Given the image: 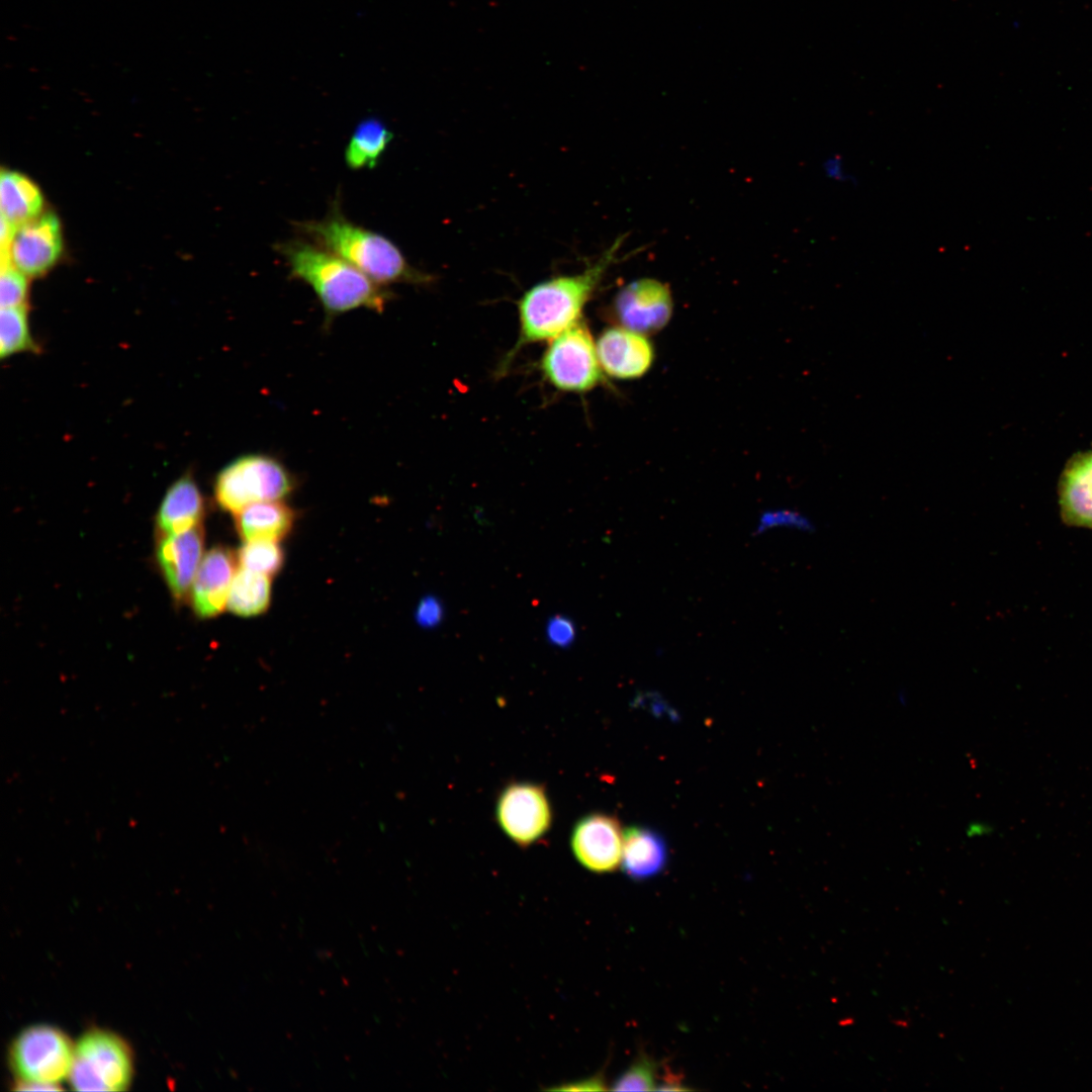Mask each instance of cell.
Here are the masks:
<instances>
[{"mask_svg":"<svg viewBox=\"0 0 1092 1092\" xmlns=\"http://www.w3.org/2000/svg\"><path fill=\"white\" fill-rule=\"evenodd\" d=\"M445 609L442 601L433 595L423 597L416 609L415 620L422 628L434 629L444 620Z\"/></svg>","mask_w":1092,"mask_h":1092,"instance_id":"obj_28","label":"cell"},{"mask_svg":"<svg viewBox=\"0 0 1092 1092\" xmlns=\"http://www.w3.org/2000/svg\"><path fill=\"white\" fill-rule=\"evenodd\" d=\"M236 556L223 546H215L202 558L192 583V605L201 618L219 615L236 574Z\"/></svg>","mask_w":1092,"mask_h":1092,"instance_id":"obj_13","label":"cell"},{"mask_svg":"<svg viewBox=\"0 0 1092 1092\" xmlns=\"http://www.w3.org/2000/svg\"><path fill=\"white\" fill-rule=\"evenodd\" d=\"M667 859V845L660 833L644 826L625 830L621 861L624 874L631 880L655 877L663 871Z\"/></svg>","mask_w":1092,"mask_h":1092,"instance_id":"obj_17","label":"cell"},{"mask_svg":"<svg viewBox=\"0 0 1092 1092\" xmlns=\"http://www.w3.org/2000/svg\"><path fill=\"white\" fill-rule=\"evenodd\" d=\"M658 1085L659 1086H657L656 1090L662 1091H678L688 1089V1087L682 1085L679 1076L673 1074L671 1071H667L664 1074L662 1082Z\"/></svg>","mask_w":1092,"mask_h":1092,"instance_id":"obj_31","label":"cell"},{"mask_svg":"<svg viewBox=\"0 0 1092 1092\" xmlns=\"http://www.w3.org/2000/svg\"><path fill=\"white\" fill-rule=\"evenodd\" d=\"M204 500L194 478L185 474L168 488L157 515L163 536L185 532L200 525Z\"/></svg>","mask_w":1092,"mask_h":1092,"instance_id":"obj_16","label":"cell"},{"mask_svg":"<svg viewBox=\"0 0 1092 1092\" xmlns=\"http://www.w3.org/2000/svg\"><path fill=\"white\" fill-rule=\"evenodd\" d=\"M552 1089L553 1090H566V1091H582V1090L583 1091L584 1090H592V1091L599 1090V1091H602V1090H606L607 1087H606V1081H605L604 1075L601 1073V1074L595 1075V1076H593V1077H590L588 1079L581 1080V1081H578V1082L563 1084L562 1086L555 1087V1088H552Z\"/></svg>","mask_w":1092,"mask_h":1092,"instance_id":"obj_30","label":"cell"},{"mask_svg":"<svg viewBox=\"0 0 1092 1092\" xmlns=\"http://www.w3.org/2000/svg\"><path fill=\"white\" fill-rule=\"evenodd\" d=\"M132 1077L128 1045L118 1035L95 1029L75 1046L70 1083L77 1091H122Z\"/></svg>","mask_w":1092,"mask_h":1092,"instance_id":"obj_6","label":"cell"},{"mask_svg":"<svg viewBox=\"0 0 1092 1092\" xmlns=\"http://www.w3.org/2000/svg\"><path fill=\"white\" fill-rule=\"evenodd\" d=\"M295 479L276 457L248 453L229 462L214 480L217 505L234 515L249 505L278 500L294 489Z\"/></svg>","mask_w":1092,"mask_h":1092,"instance_id":"obj_4","label":"cell"},{"mask_svg":"<svg viewBox=\"0 0 1092 1092\" xmlns=\"http://www.w3.org/2000/svg\"><path fill=\"white\" fill-rule=\"evenodd\" d=\"M203 531L198 525L185 532L163 536L157 557L174 598L184 599L201 563Z\"/></svg>","mask_w":1092,"mask_h":1092,"instance_id":"obj_14","label":"cell"},{"mask_svg":"<svg viewBox=\"0 0 1092 1092\" xmlns=\"http://www.w3.org/2000/svg\"><path fill=\"white\" fill-rule=\"evenodd\" d=\"M75 1046L60 1029L34 1025L22 1030L11 1044L9 1060L21 1090H57L70 1076Z\"/></svg>","mask_w":1092,"mask_h":1092,"instance_id":"obj_5","label":"cell"},{"mask_svg":"<svg viewBox=\"0 0 1092 1092\" xmlns=\"http://www.w3.org/2000/svg\"><path fill=\"white\" fill-rule=\"evenodd\" d=\"M1063 520L1092 528V450L1075 455L1063 471L1059 487Z\"/></svg>","mask_w":1092,"mask_h":1092,"instance_id":"obj_15","label":"cell"},{"mask_svg":"<svg viewBox=\"0 0 1092 1092\" xmlns=\"http://www.w3.org/2000/svg\"><path fill=\"white\" fill-rule=\"evenodd\" d=\"M393 139L385 123L367 117L355 127L345 150V162L351 170L373 169Z\"/></svg>","mask_w":1092,"mask_h":1092,"instance_id":"obj_20","label":"cell"},{"mask_svg":"<svg viewBox=\"0 0 1092 1092\" xmlns=\"http://www.w3.org/2000/svg\"><path fill=\"white\" fill-rule=\"evenodd\" d=\"M822 168L825 176L834 183L850 184L855 180L854 176L848 172L845 161L839 154L828 156L824 160Z\"/></svg>","mask_w":1092,"mask_h":1092,"instance_id":"obj_29","label":"cell"},{"mask_svg":"<svg viewBox=\"0 0 1092 1092\" xmlns=\"http://www.w3.org/2000/svg\"><path fill=\"white\" fill-rule=\"evenodd\" d=\"M237 560L241 568L273 576L283 566L284 552L276 541H245L238 550Z\"/></svg>","mask_w":1092,"mask_h":1092,"instance_id":"obj_23","label":"cell"},{"mask_svg":"<svg viewBox=\"0 0 1092 1092\" xmlns=\"http://www.w3.org/2000/svg\"><path fill=\"white\" fill-rule=\"evenodd\" d=\"M294 511L278 500L258 502L235 514L236 529L244 541L283 539L291 530Z\"/></svg>","mask_w":1092,"mask_h":1092,"instance_id":"obj_18","label":"cell"},{"mask_svg":"<svg viewBox=\"0 0 1092 1092\" xmlns=\"http://www.w3.org/2000/svg\"><path fill=\"white\" fill-rule=\"evenodd\" d=\"M37 349L38 347L30 332L27 305L1 307V358L10 357L21 352H35Z\"/></svg>","mask_w":1092,"mask_h":1092,"instance_id":"obj_22","label":"cell"},{"mask_svg":"<svg viewBox=\"0 0 1092 1092\" xmlns=\"http://www.w3.org/2000/svg\"><path fill=\"white\" fill-rule=\"evenodd\" d=\"M495 817L504 833L520 847L539 841L552 824V808L544 786L509 784L497 797Z\"/></svg>","mask_w":1092,"mask_h":1092,"instance_id":"obj_8","label":"cell"},{"mask_svg":"<svg viewBox=\"0 0 1092 1092\" xmlns=\"http://www.w3.org/2000/svg\"><path fill=\"white\" fill-rule=\"evenodd\" d=\"M619 326L649 336L662 330L672 314L668 285L652 278L634 280L622 287L610 305Z\"/></svg>","mask_w":1092,"mask_h":1092,"instance_id":"obj_9","label":"cell"},{"mask_svg":"<svg viewBox=\"0 0 1092 1092\" xmlns=\"http://www.w3.org/2000/svg\"><path fill=\"white\" fill-rule=\"evenodd\" d=\"M993 831V828L987 823L976 822L971 823L967 829V835L969 837L986 835Z\"/></svg>","mask_w":1092,"mask_h":1092,"instance_id":"obj_32","label":"cell"},{"mask_svg":"<svg viewBox=\"0 0 1092 1092\" xmlns=\"http://www.w3.org/2000/svg\"><path fill=\"white\" fill-rule=\"evenodd\" d=\"M271 601L270 576L240 568L233 579L229 610L241 617H254L266 612Z\"/></svg>","mask_w":1092,"mask_h":1092,"instance_id":"obj_21","label":"cell"},{"mask_svg":"<svg viewBox=\"0 0 1092 1092\" xmlns=\"http://www.w3.org/2000/svg\"><path fill=\"white\" fill-rule=\"evenodd\" d=\"M540 369L554 388L565 392H586L601 383L597 343L582 320L548 342Z\"/></svg>","mask_w":1092,"mask_h":1092,"instance_id":"obj_7","label":"cell"},{"mask_svg":"<svg viewBox=\"0 0 1092 1092\" xmlns=\"http://www.w3.org/2000/svg\"><path fill=\"white\" fill-rule=\"evenodd\" d=\"M658 1066L645 1053H640L631 1066L614 1082L615 1091H652L657 1085Z\"/></svg>","mask_w":1092,"mask_h":1092,"instance_id":"obj_24","label":"cell"},{"mask_svg":"<svg viewBox=\"0 0 1092 1092\" xmlns=\"http://www.w3.org/2000/svg\"><path fill=\"white\" fill-rule=\"evenodd\" d=\"M42 206V194L29 178L16 171H1L0 210L2 217L19 228L40 215Z\"/></svg>","mask_w":1092,"mask_h":1092,"instance_id":"obj_19","label":"cell"},{"mask_svg":"<svg viewBox=\"0 0 1092 1092\" xmlns=\"http://www.w3.org/2000/svg\"><path fill=\"white\" fill-rule=\"evenodd\" d=\"M545 635L550 645L567 648L576 639V626L566 615L556 614L547 621Z\"/></svg>","mask_w":1092,"mask_h":1092,"instance_id":"obj_27","label":"cell"},{"mask_svg":"<svg viewBox=\"0 0 1092 1092\" xmlns=\"http://www.w3.org/2000/svg\"><path fill=\"white\" fill-rule=\"evenodd\" d=\"M621 243L615 242L582 272L553 277L523 294L518 302L520 333L511 357L523 346L549 342L581 321L584 306L615 262Z\"/></svg>","mask_w":1092,"mask_h":1092,"instance_id":"obj_3","label":"cell"},{"mask_svg":"<svg viewBox=\"0 0 1092 1092\" xmlns=\"http://www.w3.org/2000/svg\"><path fill=\"white\" fill-rule=\"evenodd\" d=\"M597 351L603 371L621 379L643 376L654 360V350L647 336L621 326L605 329L598 338Z\"/></svg>","mask_w":1092,"mask_h":1092,"instance_id":"obj_12","label":"cell"},{"mask_svg":"<svg viewBox=\"0 0 1092 1092\" xmlns=\"http://www.w3.org/2000/svg\"><path fill=\"white\" fill-rule=\"evenodd\" d=\"M27 275L11 262L7 251H1L0 305L11 307L26 305Z\"/></svg>","mask_w":1092,"mask_h":1092,"instance_id":"obj_25","label":"cell"},{"mask_svg":"<svg viewBox=\"0 0 1092 1092\" xmlns=\"http://www.w3.org/2000/svg\"><path fill=\"white\" fill-rule=\"evenodd\" d=\"M285 259L292 278L311 287L325 313V324L337 316L365 308L382 312L390 292L352 264L305 238L275 245Z\"/></svg>","mask_w":1092,"mask_h":1092,"instance_id":"obj_1","label":"cell"},{"mask_svg":"<svg viewBox=\"0 0 1092 1092\" xmlns=\"http://www.w3.org/2000/svg\"><path fill=\"white\" fill-rule=\"evenodd\" d=\"M624 832L619 820L606 813H590L574 825L570 845L577 861L590 872L615 871L623 852Z\"/></svg>","mask_w":1092,"mask_h":1092,"instance_id":"obj_10","label":"cell"},{"mask_svg":"<svg viewBox=\"0 0 1092 1092\" xmlns=\"http://www.w3.org/2000/svg\"><path fill=\"white\" fill-rule=\"evenodd\" d=\"M12 264L27 276H39L55 266L63 251L59 218L51 212L21 224L7 250Z\"/></svg>","mask_w":1092,"mask_h":1092,"instance_id":"obj_11","label":"cell"},{"mask_svg":"<svg viewBox=\"0 0 1092 1092\" xmlns=\"http://www.w3.org/2000/svg\"><path fill=\"white\" fill-rule=\"evenodd\" d=\"M813 527L811 520L800 512L788 509L767 510L760 514L753 533L754 535H760L774 529H792L808 532Z\"/></svg>","mask_w":1092,"mask_h":1092,"instance_id":"obj_26","label":"cell"},{"mask_svg":"<svg viewBox=\"0 0 1092 1092\" xmlns=\"http://www.w3.org/2000/svg\"><path fill=\"white\" fill-rule=\"evenodd\" d=\"M294 228L323 248L343 258L376 283L428 284L433 276L412 266L389 239L350 221L343 213L339 196L320 220L294 223Z\"/></svg>","mask_w":1092,"mask_h":1092,"instance_id":"obj_2","label":"cell"}]
</instances>
